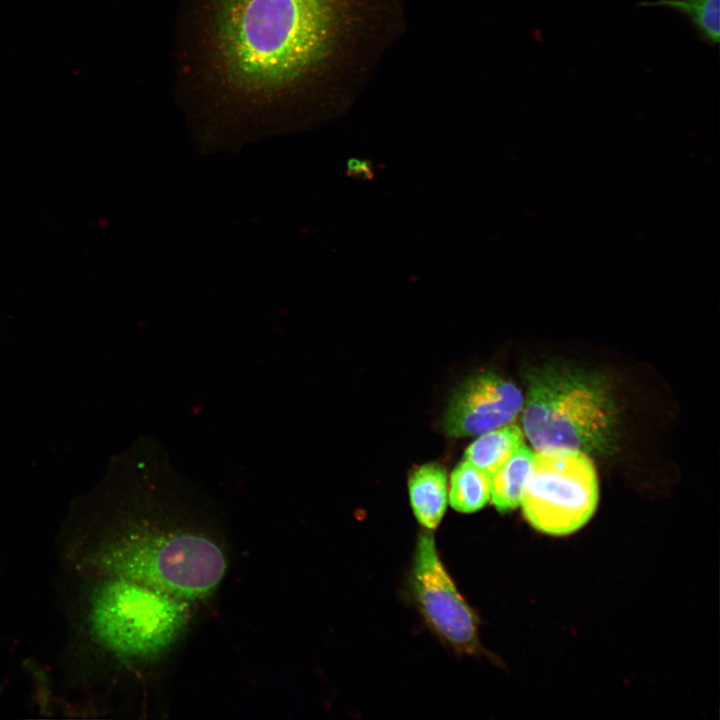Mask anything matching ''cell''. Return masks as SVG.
I'll use <instances>...</instances> for the list:
<instances>
[{
  "mask_svg": "<svg viewBox=\"0 0 720 720\" xmlns=\"http://www.w3.org/2000/svg\"><path fill=\"white\" fill-rule=\"evenodd\" d=\"M69 651L93 659L142 662L170 648L187 622L186 601L155 587L66 572Z\"/></svg>",
  "mask_w": 720,
  "mask_h": 720,
  "instance_id": "obj_2",
  "label": "cell"
},
{
  "mask_svg": "<svg viewBox=\"0 0 720 720\" xmlns=\"http://www.w3.org/2000/svg\"><path fill=\"white\" fill-rule=\"evenodd\" d=\"M491 481L490 474L465 460L451 474L450 505L462 513L480 510L490 499Z\"/></svg>",
  "mask_w": 720,
  "mask_h": 720,
  "instance_id": "obj_11",
  "label": "cell"
},
{
  "mask_svg": "<svg viewBox=\"0 0 720 720\" xmlns=\"http://www.w3.org/2000/svg\"><path fill=\"white\" fill-rule=\"evenodd\" d=\"M408 486L417 521L426 529H435L447 507L448 486L444 468L436 463L422 465L410 475Z\"/></svg>",
  "mask_w": 720,
  "mask_h": 720,
  "instance_id": "obj_8",
  "label": "cell"
},
{
  "mask_svg": "<svg viewBox=\"0 0 720 720\" xmlns=\"http://www.w3.org/2000/svg\"><path fill=\"white\" fill-rule=\"evenodd\" d=\"M524 445L523 431L504 425L483 433L465 452V460L493 476Z\"/></svg>",
  "mask_w": 720,
  "mask_h": 720,
  "instance_id": "obj_9",
  "label": "cell"
},
{
  "mask_svg": "<svg viewBox=\"0 0 720 720\" xmlns=\"http://www.w3.org/2000/svg\"><path fill=\"white\" fill-rule=\"evenodd\" d=\"M347 174L362 180L372 178L373 169L369 161L352 158L347 162Z\"/></svg>",
  "mask_w": 720,
  "mask_h": 720,
  "instance_id": "obj_13",
  "label": "cell"
},
{
  "mask_svg": "<svg viewBox=\"0 0 720 720\" xmlns=\"http://www.w3.org/2000/svg\"><path fill=\"white\" fill-rule=\"evenodd\" d=\"M598 498V479L588 455L557 449L534 453L520 505L535 529L559 536L585 525Z\"/></svg>",
  "mask_w": 720,
  "mask_h": 720,
  "instance_id": "obj_5",
  "label": "cell"
},
{
  "mask_svg": "<svg viewBox=\"0 0 720 720\" xmlns=\"http://www.w3.org/2000/svg\"><path fill=\"white\" fill-rule=\"evenodd\" d=\"M521 391L502 377L484 373L463 383L444 416L448 435H481L512 422L523 408Z\"/></svg>",
  "mask_w": 720,
  "mask_h": 720,
  "instance_id": "obj_7",
  "label": "cell"
},
{
  "mask_svg": "<svg viewBox=\"0 0 720 720\" xmlns=\"http://www.w3.org/2000/svg\"><path fill=\"white\" fill-rule=\"evenodd\" d=\"M65 572L122 578L184 601L208 596L227 559L213 536L152 522L77 526L60 536Z\"/></svg>",
  "mask_w": 720,
  "mask_h": 720,
  "instance_id": "obj_1",
  "label": "cell"
},
{
  "mask_svg": "<svg viewBox=\"0 0 720 720\" xmlns=\"http://www.w3.org/2000/svg\"><path fill=\"white\" fill-rule=\"evenodd\" d=\"M523 429L536 451L607 448L615 426V409L606 386L597 378L549 368L528 376Z\"/></svg>",
  "mask_w": 720,
  "mask_h": 720,
  "instance_id": "obj_4",
  "label": "cell"
},
{
  "mask_svg": "<svg viewBox=\"0 0 720 720\" xmlns=\"http://www.w3.org/2000/svg\"><path fill=\"white\" fill-rule=\"evenodd\" d=\"M217 39L241 83L293 80L325 57L343 16L339 0H227Z\"/></svg>",
  "mask_w": 720,
  "mask_h": 720,
  "instance_id": "obj_3",
  "label": "cell"
},
{
  "mask_svg": "<svg viewBox=\"0 0 720 720\" xmlns=\"http://www.w3.org/2000/svg\"><path fill=\"white\" fill-rule=\"evenodd\" d=\"M641 5L661 6L687 16L702 39L715 45L720 37V0H658Z\"/></svg>",
  "mask_w": 720,
  "mask_h": 720,
  "instance_id": "obj_12",
  "label": "cell"
},
{
  "mask_svg": "<svg viewBox=\"0 0 720 720\" xmlns=\"http://www.w3.org/2000/svg\"><path fill=\"white\" fill-rule=\"evenodd\" d=\"M534 452L522 445L511 458L492 476L491 500L499 512L515 509L521 501L531 467Z\"/></svg>",
  "mask_w": 720,
  "mask_h": 720,
  "instance_id": "obj_10",
  "label": "cell"
},
{
  "mask_svg": "<svg viewBox=\"0 0 720 720\" xmlns=\"http://www.w3.org/2000/svg\"><path fill=\"white\" fill-rule=\"evenodd\" d=\"M411 589L425 621L442 640L463 653L478 650L476 615L443 566L429 532L416 542Z\"/></svg>",
  "mask_w": 720,
  "mask_h": 720,
  "instance_id": "obj_6",
  "label": "cell"
}]
</instances>
